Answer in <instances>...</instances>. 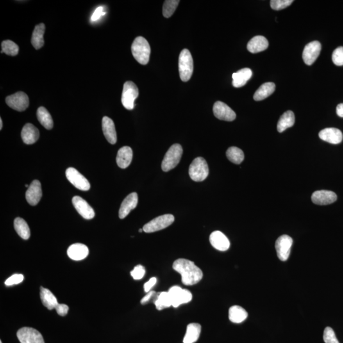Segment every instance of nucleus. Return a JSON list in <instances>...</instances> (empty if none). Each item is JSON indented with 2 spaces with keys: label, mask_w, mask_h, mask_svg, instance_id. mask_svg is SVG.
I'll use <instances>...</instances> for the list:
<instances>
[{
  "label": "nucleus",
  "mask_w": 343,
  "mask_h": 343,
  "mask_svg": "<svg viewBox=\"0 0 343 343\" xmlns=\"http://www.w3.org/2000/svg\"><path fill=\"white\" fill-rule=\"evenodd\" d=\"M248 317V313L244 308L240 306H233L229 310V319L235 324H240L244 322Z\"/></svg>",
  "instance_id": "nucleus-31"
},
{
  "label": "nucleus",
  "mask_w": 343,
  "mask_h": 343,
  "mask_svg": "<svg viewBox=\"0 0 343 343\" xmlns=\"http://www.w3.org/2000/svg\"><path fill=\"white\" fill-rule=\"evenodd\" d=\"M172 299V306L178 308L181 304L188 303L192 301L193 296L190 290L183 289L179 286H173L169 291Z\"/></svg>",
  "instance_id": "nucleus-8"
},
{
  "label": "nucleus",
  "mask_w": 343,
  "mask_h": 343,
  "mask_svg": "<svg viewBox=\"0 0 343 343\" xmlns=\"http://www.w3.org/2000/svg\"><path fill=\"white\" fill-rule=\"evenodd\" d=\"M319 137L331 144H338L342 142L343 136L339 129L327 128L320 132Z\"/></svg>",
  "instance_id": "nucleus-20"
},
{
  "label": "nucleus",
  "mask_w": 343,
  "mask_h": 343,
  "mask_svg": "<svg viewBox=\"0 0 343 343\" xmlns=\"http://www.w3.org/2000/svg\"><path fill=\"white\" fill-rule=\"evenodd\" d=\"M295 124L294 113L292 111H287L284 113L280 119H279L277 124V130L278 133H281L286 129L294 126Z\"/></svg>",
  "instance_id": "nucleus-30"
},
{
  "label": "nucleus",
  "mask_w": 343,
  "mask_h": 343,
  "mask_svg": "<svg viewBox=\"0 0 343 343\" xmlns=\"http://www.w3.org/2000/svg\"><path fill=\"white\" fill-rule=\"evenodd\" d=\"M38 121L47 130H51L54 127V122L51 114L44 107H40L37 110Z\"/></svg>",
  "instance_id": "nucleus-33"
},
{
  "label": "nucleus",
  "mask_w": 343,
  "mask_h": 343,
  "mask_svg": "<svg viewBox=\"0 0 343 343\" xmlns=\"http://www.w3.org/2000/svg\"><path fill=\"white\" fill-rule=\"evenodd\" d=\"M172 268L181 275L182 282L186 285H194L203 278V272L192 261L178 259L174 261Z\"/></svg>",
  "instance_id": "nucleus-1"
},
{
  "label": "nucleus",
  "mask_w": 343,
  "mask_h": 343,
  "mask_svg": "<svg viewBox=\"0 0 343 343\" xmlns=\"http://www.w3.org/2000/svg\"><path fill=\"white\" fill-rule=\"evenodd\" d=\"M56 310L57 313L58 315L61 316H66L68 314V311H69V307L65 304H60L59 303L56 307Z\"/></svg>",
  "instance_id": "nucleus-44"
},
{
  "label": "nucleus",
  "mask_w": 343,
  "mask_h": 343,
  "mask_svg": "<svg viewBox=\"0 0 343 343\" xmlns=\"http://www.w3.org/2000/svg\"><path fill=\"white\" fill-rule=\"evenodd\" d=\"M179 71L182 81L190 80L194 72V60L189 50H183L179 55Z\"/></svg>",
  "instance_id": "nucleus-3"
},
{
  "label": "nucleus",
  "mask_w": 343,
  "mask_h": 343,
  "mask_svg": "<svg viewBox=\"0 0 343 343\" xmlns=\"http://www.w3.org/2000/svg\"><path fill=\"white\" fill-rule=\"evenodd\" d=\"M213 115L217 119L232 122L236 119V113L232 109L221 101H217L213 106Z\"/></svg>",
  "instance_id": "nucleus-14"
},
{
  "label": "nucleus",
  "mask_w": 343,
  "mask_h": 343,
  "mask_svg": "<svg viewBox=\"0 0 343 343\" xmlns=\"http://www.w3.org/2000/svg\"><path fill=\"white\" fill-rule=\"evenodd\" d=\"M324 341L325 343H340L336 338L335 331L331 328H326L324 332Z\"/></svg>",
  "instance_id": "nucleus-40"
},
{
  "label": "nucleus",
  "mask_w": 343,
  "mask_h": 343,
  "mask_svg": "<svg viewBox=\"0 0 343 343\" xmlns=\"http://www.w3.org/2000/svg\"><path fill=\"white\" fill-rule=\"evenodd\" d=\"M68 256L74 261H81L87 258L89 250L82 244H72L68 249Z\"/></svg>",
  "instance_id": "nucleus-22"
},
{
  "label": "nucleus",
  "mask_w": 343,
  "mask_h": 343,
  "mask_svg": "<svg viewBox=\"0 0 343 343\" xmlns=\"http://www.w3.org/2000/svg\"><path fill=\"white\" fill-rule=\"evenodd\" d=\"M269 46V41L263 36H256L252 38L247 44V50L251 53L256 54L263 52Z\"/></svg>",
  "instance_id": "nucleus-24"
},
{
  "label": "nucleus",
  "mask_w": 343,
  "mask_h": 343,
  "mask_svg": "<svg viewBox=\"0 0 343 343\" xmlns=\"http://www.w3.org/2000/svg\"><path fill=\"white\" fill-rule=\"evenodd\" d=\"M17 336L20 343H45L40 332L31 328H23L17 331Z\"/></svg>",
  "instance_id": "nucleus-11"
},
{
  "label": "nucleus",
  "mask_w": 343,
  "mask_h": 343,
  "mask_svg": "<svg viewBox=\"0 0 343 343\" xmlns=\"http://www.w3.org/2000/svg\"><path fill=\"white\" fill-rule=\"evenodd\" d=\"M226 156L230 162L235 164H240L244 160V153L242 149L237 147H230L227 150Z\"/></svg>",
  "instance_id": "nucleus-35"
},
{
  "label": "nucleus",
  "mask_w": 343,
  "mask_h": 343,
  "mask_svg": "<svg viewBox=\"0 0 343 343\" xmlns=\"http://www.w3.org/2000/svg\"><path fill=\"white\" fill-rule=\"evenodd\" d=\"M293 244L292 238L289 236L284 235L279 237L276 241L275 248L277 256L282 261L288 260L290 256V249Z\"/></svg>",
  "instance_id": "nucleus-12"
},
{
  "label": "nucleus",
  "mask_w": 343,
  "mask_h": 343,
  "mask_svg": "<svg viewBox=\"0 0 343 343\" xmlns=\"http://www.w3.org/2000/svg\"><path fill=\"white\" fill-rule=\"evenodd\" d=\"M2 128H3V121L1 119H0V130H1Z\"/></svg>",
  "instance_id": "nucleus-49"
},
{
  "label": "nucleus",
  "mask_w": 343,
  "mask_h": 343,
  "mask_svg": "<svg viewBox=\"0 0 343 343\" xmlns=\"http://www.w3.org/2000/svg\"><path fill=\"white\" fill-rule=\"evenodd\" d=\"M253 76V71L249 68H244L234 72L232 75L233 85L235 88H240L244 86Z\"/></svg>",
  "instance_id": "nucleus-26"
},
{
  "label": "nucleus",
  "mask_w": 343,
  "mask_h": 343,
  "mask_svg": "<svg viewBox=\"0 0 343 343\" xmlns=\"http://www.w3.org/2000/svg\"><path fill=\"white\" fill-rule=\"evenodd\" d=\"M146 274V270L142 265H138L134 269L133 271L131 272V276L133 277L135 280H140Z\"/></svg>",
  "instance_id": "nucleus-42"
},
{
  "label": "nucleus",
  "mask_w": 343,
  "mask_h": 343,
  "mask_svg": "<svg viewBox=\"0 0 343 343\" xmlns=\"http://www.w3.org/2000/svg\"><path fill=\"white\" fill-rule=\"evenodd\" d=\"M66 176L68 180L76 187L77 189L81 191H88L90 190V185L89 181L74 168H68L66 171Z\"/></svg>",
  "instance_id": "nucleus-10"
},
{
  "label": "nucleus",
  "mask_w": 343,
  "mask_h": 343,
  "mask_svg": "<svg viewBox=\"0 0 343 343\" xmlns=\"http://www.w3.org/2000/svg\"><path fill=\"white\" fill-rule=\"evenodd\" d=\"M14 228L18 235L24 240H28L30 237V229L27 222L22 218L17 217L14 220Z\"/></svg>",
  "instance_id": "nucleus-34"
},
{
  "label": "nucleus",
  "mask_w": 343,
  "mask_h": 343,
  "mask_svg": "<svg viewBox=\"0 0 343 343\" xmlns=\"http://www.w3.org/2000/svg\"><path fill=\"white\" fill-rule=\"evenodd\" d=\"M45 26L44 23L36 25L34 29L33 35L31 38V44L35 49L38 50L44 45V33Z\"/></svg>",
  "instance_id": "nucleus-27"
},
{
  "label": "nucleus",
  "mask_w": 343,
  "mask_h": 343,
  "mask_svg": "<svg viewBox=\"0 0 343 343\" xmlns=\"http://www.w3.org/2000/svg\"><path fill=\"white\" fill-rule=\"evenodd\" d=\"M180 1L179 0H167L164 2L163 6V15L166 18L171 17Z\"/></svg>",
  "instance_id": "nucleus-38"
},
{
  "label": "nucleus",
  "mask_w": 343,
  "mask_h": 343,
  "mask_svg": "<svg viewBox=\"0 0 343 343\" xmlns=\"http://www.w3.org/2000/svg\"><path fill=\"white\" fill-rule=\"evenodd\" d=\"M0 343H2V342H0Z\"/></svg>",
  "instance_id": "nucleus-52"
},
{
  "label": "nucleus",
  "mask_w": 343,
  "mask_h": 343,
  "mask_svg": "<svg viewBox=\"0 0 343 343\" xmlns=\"http://www.w3.org/2000/svg\"><path fill=\"white\" fill-rule=\"evenodd\" d=\"M26 188H29L28 185H26Z\"/></svg>",
  "instance_id": "nucleus-51"
},
{
  "label": "nucleus",
  "mask_w": 343,
  "mask_h": 343,
  "mask_svg": "<svg viewBox=\"0 0 343 343\" xmlns=\"http://www.w3.org/2000/svg\"><path fill=\"white\" fill-rule=\"evenodd\" d=\"M182 154H183V148L180 144H175L172 145L166 153L162 163L163 171L169 172L174 169L180 162Z\"/></svg>",
  "instance_id": "nucleus-4"
},
{
  "label": "nucleus",
  "mask_w": 343,
  "mask_h": 343,
  "mask_svg": "<svg viewBox=\"0 0 343 343\" xmlns=\"http://www.w3.org/2000/svg\"><path fill=\"white\" fill-rule=\"evenodd\" d=\"M133 152L131 147L129 146L122 147L118 151L117 156V163L118 166L121 169H126L131 165L133 160Z\"/></svg>",
  "instance_id": "nucleus-25"
},
{
  "label": "nucleus",
  "mask_w": 343,
  "mask_h": 343,
  "mask_svg": "<svg viewBox=\"0 0 343 343\" xmlns=\"http://www.w3.org/2000/svg\"><path fill=\"white\" fill-rule=\"evenodd\" d=\"M209 240L212 247L219 251H226L230 247L228 238L219 231H213L211 233Z\"/></svg>",
  "instance_id": "nucleus-18"
},
{
  "label": "nucleus",
  "mask_w": 343,
  "mask_h": 343,
  "mask_svg": "<svg viewBox=\"0 0 343 343\" xmlns=\"http://www.w3.org/2000/svg\"><path fill=\"white\" fill-rule=\"evenodd\" d=\"M134 58L142 65L148 63L151 54V48L148 42L142 36H138L134 41L131 47Z\"/></svg>",
  "instance_id": "nucleus-2"
},
{
  "label": "nucleus",
  "mask_w": 343,
  "mask_h": 343,
  "mask_svg": "<svg viewBox=\"0 0 343 343\" xmlns=\"http://www.w3.org/2000/svg\"><path fill=\"white\" fill-rule=\"evenodd\" d=\"M321 48V44L318 41H313L306 45L303 52L304 63L308 66L312 65L319 56Z\"/></svg>",
  "instance_id": "nucleus-13"
},
{
  "label": "nucleus",
  "mask_w": 343,
  "mask_h": 343,
  "mask_svg": "<svg viewBox=\"0 0 343 343\" xmlns=\"http://www.w3.org/2000/svg\"><path fill=\"white\" fill-rule=\"evenodd\" d=\"M156 281H157V279H156L155 277H153V278H150V280L148 281H147V282L144 283V291L146 292H149L151 291V288H153L154 285H155Z\"/></svg>",
  "instance_id": "nucleus-45"
},
{
  "label": "nucleus",
  "mask_w": 343,
  "mask_h": 343,
  "mask_svg": "<svg viewBox=\"0 0 343 343\" xmlns=\"http://www.w3.org/2000/svg\"><path fill=\"white\" fill-rule=\"evenodd\" d=\"M6 103L13 110L22 112L29 107V97L24 92H18L6 97Z\"/></svg>",
  "instance_id": "nucleus-9"
},
{
  "label": "nucleus",
  "mask_w": 343,
  "mask_h": 343,
  "mask_svg": "<svg viewBox=\"0 0 343 343\" xmlns=\"http://www.w3.org/2000/svg\"><path fill=\"white\" fill-rule=\"evenodd\" d=\"M209 173L208 167L205 159L202 157L195 158L191 163L189 175L193 181L201 182L207 178Z\"/></svg>",
  "instance_id": "nucleus-5"
},
{
  "label": "nucleus",
  "mask_w": 343,
  "mask_h": 343,
  "mask_svg": "<svg viewBox=\"0 0 343 343\" xmlns=\"http://www.w3.org/2000/svg\"><path fill=\"white\" fill-rule=\"evenodd\" d=\"M138 203V195L136 193L129 195L123 201L119 210V217L124 219L129 213L136 208Z\"/></svg>",
  "instance_id": "nucleus-19"
},
{
  "label": "nucleus",
  "mask_w": 343,
  "mask_h": 343,
  "mask_svg": "<svg viewBox=\"0 0 343 343\" xmlns=\"http://www.w3.org/2000/svg\"><path fill=\"white\" fill-rule=\"evenodd\" d=\"M332 60L335 65L343 66V47H338L333 52Z\"/></svg>",
  "instance_id": "nucleus-41"
},
{
  "label": "nucleus",
  "mask_w": 343,
  "mask_h": 343,
  "mask_svg": "<svg viewBox=\"0 0 343 343\" xmlns=\"http://www.w3.org/2000/svg\"><path fill=\"white\" fill-rule=\"evenodd\" d=\"M293 2V0H272L270 1V6L274 10H280L287 8Z\"/></svg>",
  "instance_id": "nucleus-39"
},
{
  "label": "nucleus",
  "mask_w": 343,
  "mask_h": 343,
  "mask_svg": "<svg viewBox=\"0 0 343 343\" xmlns=\"http://www.w3.org/2000/svg\"><path fill=\"white\" fill-rule=\"evenodd\" d=\"M138 96V88L135 83L129 81L124 83L122 95V103L125 108L128 110H133L135 106V100Z\"/></svg>",
  "instance_id": "nucleus-6"
},
{
  "label": "nucleus",
  "mask_w": 343,
  "mask_h": 343,
  "mask_svg": "<svg viewBox=\"0 0 343 343\" xmlns=\"http://www.w3.org/2000/svg\"><path fill=\"white\" fill-rule=\"evenodd\" d=\"M174 217L172 214H165L154 218L143 226V231L147 233L156 232L169 227L173 223Z\"/></svg>",
  "instance_id": "nucleus-7"
},
{
  "label": "nucleus",
  "mask_w": 343,
  "mask_h": 343,
  "mask_svg": "<svg viewBox=\"0 0 343 343\" xmlns=\"http://www.w3.org/2000/svg\"><path fill=\"white\" fill-rule=\"evenodd\" d=\"M21 137L25 144H33L39 138V131L33 124H27L22 129Z\"/></svg>",
  "instance_id": "nucleus-23"
},
{
  "label": "nucleus",
  "mask_w": 343,
  "mask_h": 343,
  "mask_svg": "<svg viewBox=\"0 0 343 343\" xmlns=\"http://www.w3.org/2000/svg\"><path fill=\"white\" fill-rule=\"evenodd\" d=\"M154 305L158 310H162L163 308L172 306V299L169 292L159 293L157 298L154 301Z\"/></svg>",
  "instance_id": "nucleus-36"
},
{
  "label": "nucleus",
  "mask_w": 343,
  "mask_h": 343,
  "mask_svg": "<svg viewBox=\"0 0 343 343\" xmlns=\"http://www.w3.org/2000/svg\"><path fill=\"white\" fill-rule=\"evenodd\" d=\"M202 327L197 323L188 325L184 338L183 343H194L197 342L201 335Z\"/></svg>",
  "instance_id": "nucleus-28"
},
{
  "label": "nucleus",
  "mask_w": 343,
  "mask_h": 343,
  "mask_svg": "<svg viewBox=\"0 0 343 343\" xmlns=\"http://www.w3.org/2000/svg\"><path fill=\"white\" fill-rule=\"evenodd\" d=\"M42 197V186L39 181L32 182L26 194V201L32 206L37 205Z\"/></svg>",
  "instance_id": "nucleus-17"
},
{
  "label": "nucleus",
  "mask_w": 343,
  "mask_h": 343,
  "mask_svg": "<svg viewBox=\"0 0 343 343\" xmlns=\"http://www.w3.org/2000/svg\"><path fill=\"white\" fill-rule=\"evenodd\" d=\"M72 204L76 208L77 212L82 216L84 219H92L95 216V212L85 200L78 196L74 197L72 200Z\"/></svg>",
  "instance_id": "nucleus-15"
},
{
  "label": "nucleus",
  "mask_w": 343,
  "mask_h": 343,
  "mask_svg": "<svg viewBox=\"0 0 343 343\" xmlns=\"http://www.w3.org/2000/svg\"><path fill=\"white\" fill-rule=\"evenodd\" d=\"M102 127L107 140L111 144H116L117 141V136L113 120L108 117H104L102 121Z\"/></svg>",
  "instance_id": "nucleus-21"
},
{
  "label": "nucleus",
  "mask_w": 343,
  "mask_h": 343,
  "mask_svg": "<svg viewBox=\"0 0 343 343\" xmlns=\"http://www.w3.org/2000/svg\"><path fill=\"white\" fill-rule=\"evenodd\" d=\"M275 90V85L274 83L268 82L263 83L254 95V99L256 101H263L271 95Z\"/></svg>",
  "instance_id": "nucleus-32"
},
{
  "label": "nucleus",
  "mask_w": 343,
  "mask_h": 343,
  "mask_svg": "<svg viewBox=\"0 0 343 343\" xmlns=\"http://www.w3.org/2000/svg\"><path fill=\"white\" fill-rule=\"evenodd\" d=\"M23 280L24 276L22 275V274H13V275L11 276L10 278H8L7 280L5 281L4 284H5L6 286H12L21 283Z\"/></svg>",
  "instance_id": "nucleus-43"
},
{
  "label": "nucleus",
  "mask_w": 343,
  "mask_h": 343,
  "mask_svg": "<svg viewBox=\"0 0 343 343\" xmlns=\"http://www.w3.org/2000/svg\"><path fill=\"white\" fill-rule=\"evenodd\" d=\"M143 229H140L139 230H138V232L141 233Z\"/></svg>",
  "instance_id": "nucleus-50"
},
{
  "label": "nucleus",
  "mask_w": 343,
  "mask_h": 343,
  "mask_svg": "<svg viewBox=\"0 0 343 343\" xmlns=\"http://www.w3.org/2000/svg\"><path fill=\"white\" fill-rule=\"evenodd\" d=\"M156 294L155 291H153V290H151V291L147 292V294L143 298L141 299V301H140V303L142 304H145L147 303V302L150 301V299L153 297L154 295Z\"/></svg>",
  "instance_id": "nucleus-47"
},
{
  "label": "nucleus",
  "mask_w": 343,
  "mask_h": 343,
  "mask_svg": "<svg viewBox=\"0 0 343 343\" xmlns=\"http://www.w3.org/2000/svg\"><path fill=\"white\" fill-rule=\"evenodd\" d=\"M2 50L1 53L6 54L10 56H17L19 53V46L11 40H4L1 43Z\"/></svg>",
  "instance_id": "nucleus-37"
},
{
  "label": "nucleus",
  "mask_w": 343,
  "mask_h": 343,
  "mask_svg": "<svg viewBox=\"0 0 343 343\" xmlns=\"http://www.w3.org/2000/svg\"><path fill=\"white\" fill-rule=\"evenodd\" d=\"M40 298L43 304L50 310L56 308L59 304L58 299L51 290L44 287L40 288Z\"/></svg>",
  "instance_id": "nucleus-29"
},
{
  "label": "nucleus",
  "mask_w": 343,
  "mask_h": 343,
  "mask_svg": "<svg viewBox=\"0 0 343 343\" xmlns=\"http://www.w3.org/2000/svg\"><path fill=\"white\" fill-rule=\"evenodd\" d=\"M105 12H104L103 7L99 6V7L97 8L96 10H95L94 13H93L92 19H92V21H96V20L100 19L101 16L105 15Z\"/></svg>",
  "instance_id": "nucleus-46"
},
{
  "label": "nucleus",
  "mask_w": 343,
  "mask_h": 343,
  "mask_svg": "<svg viewBox=\"0 0 343 343\" xmlns=\"http://www.w3.org/2000/svg\"><path fill=\"white\" fill-rule=\"evenodd\" d=\"M312 201L319 206L329 205L337 201V195L331 191L320 190L313 193Z\"/></svg>",
  "instance_id": "nucleus-16"
},
{
  "label": "nucleus",
  "mask_w": 343,
  "mask_h": 343,
  "mask_svg": "<svg viewBox=\"0 0 343 343\" xmlns=\"http://www.w3.org/2000/svg\"><path fill=\"white\" fill-rule=\"evenodd\" d=\"M336 113L339 117L343 118V103L338 104L336 108Z\"/></svg>",
  "instance_id": "nucleus-48"
}]
</instances>
